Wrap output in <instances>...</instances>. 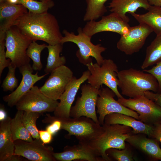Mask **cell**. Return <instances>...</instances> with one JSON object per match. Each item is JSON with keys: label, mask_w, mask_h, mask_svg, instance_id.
<instances>
[{"label": "cell", "mask_w": 161, "mask_h": 161, "mask_svg": "<svg viewBox=\"0 0 161 161\" xmlns=\"http://www.w3.org/2000/svg\"><path fill=\"white\" fill-rule=\"evenodd\" d=\"M13 26L32 41L41 40L48 45L60 43L63 37L57 19L48 12L34 14L28 11L19 18Z\"/></svg>", "instance_id": "cell-1"}, {"label": "cell", "mask_w": 161, "mask_h": 161, "mask_svg": "<svg viewBox=\"0 0 161 161\" xmlns=\"http://www.w3.org/2000/svg\"><path fill=\"white\" fill-rule=\"evenodd\" d=\"M117 77L121 94L130 98L144 95L147 91L157 92L158 83L150 73L130 68L119 71Z\"/></svg>", "instance_id": "cell-2"}, {"label": "cell", "mask_w": 161, "mask_h": 161, "mask_svg": "<svg viewBox=\"0 0 161 161\" xmlns=\"http://www.w3.org/2000/svg\"><path fill=\"white\" fill-rule=\"evenodd\" d=\"M104 131L97 140L89 145L93 148L104 161L112 159L106 154L108 149L114 148L120 150L125 148V141L131 134L132 128L120 124L102 125Z\"/></svg>", "instance_id": "cell-3"}, {"label": "cell", "mask_w": 161, "mask_h": 161, "mask_svg": "<svg viewBox=\"0 0 161 161\" xmlns=\"http://www.w3.org/2000/svg\"><path fill=\"white\" fill-rule=\"evenodd\" d=\"M62 123L61 129L67 131L66 137L75 136L79 142L89 144L97 140L104 131L103 126L90 118L81 116L78 118H58Z\"/></svg>", "instance_id": "cell-4"}, {"label": "cell", "mask_w": 161, "mask_h": 161, "mask_svg": "<svg viewBox=\"0 0 161 161\" xmlns=\"http://www.w3.org/2000/svg\"><path fill=\"white\" fill-rule=\"evenodd\" d=\"M78 34L75 35L73 32H69L64 30L63 33L64 35L60 41L63 44L67 42H71L77 45L79 49L76 55L79 61L84 65L92 62L93 57L97 63L101 65L104 59L101 53L106 50V48L100 44L95 45L91 41V38L85 34L82 28L79 27L77 30Z\"/></svg>", "instance_id": "cell-5"}, {"label": "cell", "mask_w": 161, "mask_h": 161, "mask_svg": "<svg viewBox=\"0 0 161 161\" xmlns=\"http://www.w3.org/2000/svg\"><path fill=\"white\" fill-rule=\"evenodd\" d=\"M86 66L90 73L87 80L89 84L97 89L104 84L112 90L118 98L123 97L118 89V67L112 60L104 59L101 65L92 62Z\"/></svg>", "instance_id": "cell-6"}, {"label": "cell", "mask_w": 161, "mask_h": 161, "mask_svg": "<svg viewBox=\"0 0 161 161\" xmlns=\"http://www.w3.org/2000/svg\"><path fill=\"white\" fill-rule=\"evenodd\" d=\"M32 41L22 34L15 26L11 27L6 31V56L10 59L13 66L19 68L30 63V59L26 52Z\"/></svg>", "instance_id": "cell-7"}, {"label": "cell", "mask_w": 161, "mask_h": 161, "mask_svg": "<svg viewBox=\"0 0 161 161\" xmlns=\"http://www.w3.org/2000/svg\"><path fill=\"white\" fill-rule=\"evenodd\" d=\"M117 101L123 106L137 112L139 120L146 124H154L161 121V107L145 95L129 99L123 97L118 98Z\"/></svg>", "instance_id": "cell-8"}, {"label": "cell", "mask_w": 161, "mask_h": 161, "mask_svg": "<svg viewBox=\"0 0 161 161\" xmlns=\"http://www.w3.org/2000/svg\"><path fill=\"white\" fill-rule=\"evenodd\" d=\"M59 102L57 100L48 97L38 86H34L21 97L15 106L18 110L43 114L46 112H54Z\"/></svg>", "instance_id": "cell-9"}, {"label": "cell", "mask_w": 161, "mask_h": 161, "mask_svg": "<svg viewBox=\"0 0 161 161\" xmlns=\"http://www.w3.org/2000/svg\"><path fill=\"white\" fill-rule=\"evenodd\" d=\"M81 96L77 98L75 105L72 106L70 117L78 118L85 116L99 124L96 107L100 89L95 88L89 84H85L81 86Z\"/></svg>", "instance_id": "cell-10"}, {"label": "cell", "mask_w": 161, "mask_h": 161, "mask_svg": "<svg viewBox=\"0 0 161 161\" xmlns=\"http://www.w3.org/2000/svg\"><path fill=\"white\" fill-rule=\"evenodd\" d=\"M14 143V154L33 161H57L53 156V148L44 144L40 139L31 142L18 140Z\"/></svg>", "instance_id": "cell-11"}, {"label": "cell", "mask_w": 161, "mask_h": 161, "mask_svg": "<svg viewBox=\"0 0 161 161\" xmlns=\"http://www.w3.org/2000/svg\"><path fill=\"white\" fill-rule=\"evenodd\" d=\"M114 92L108 87L100 89L96 107L99 114L98 120L101 125L104 124L106 116L113 113L127 115L139 120V115L133 111L121 104L114 98Z\"/></svg>", "instance_id": "cell-12"}, {"label": "cell", "mask_w": 161, "mask_h": 161, "mask_svg": "<svg viewBox=\"0 0 161 161\" xmlns=\"http://www.w3.org/2000/svg\"><path fill=\"white\" fill-rule=\"evenodd\" d=\"M130 27L128 22L116 14L112 13L102 16L99 21H88L82 29L85 34L92 38L96 33L105 31L116 32L121 35L128 33Z\"/></svg>", "instance_id": "cell-13"}, {"label": "cell", "mask_w": 161, "mask_h": 161, "mask_svg": "<svg viewBox=\"0 0 161 161\" xmlns=\"http://www.w3.org/2000/svg\"><path fill=\"white\" fill-rule=\"evenodd\" d=\"M71 70L65 65L52 71L48 78L39 89L48 97L59 100L68 84L73 77Z\"/></svg>", "instance_id": "cell-14"}, {"label": "cell", "mask_w": 161, "mask_h": 161, "mask_svg": "<svg viewBox=\"0 0 161 161\" xmlns=\"http://www.w3.org/2000/svg\"><path fill=\"white\" fill-rule=\"evenodd\" d=\"M153 32L148 26L139 24L130 27L127 34L121 35L117 44V48L127 55L139 52L143 46L147 38Z\"/></svg>", "instance_id": "cell-15"}, {"label": "cell", "mask_w": 161, "mask_h": 161, "mask_svg": "<svg viewBox=\"0 0 161 161\" xmlns=\"http://www.w3.org/2000/svg\"><path fill=\"white\" fill-rule=\"evenodd\" d=\"M90 74L88 70L84 71L78 78L73 76L59 99L60 102L54 112V116L60 118L70 117L72 105L81 85L87 80Z\"/></svg>", "instance_id": "cell-16"}, {"label": "cell", "mask_w": 161, "mask_h": 161, "mask_svg": "<svg viewBox=\"0 0 161 161\" xmlns=\"http://www.w3.org/2000/svg\"><path fill=\"white\" fill-rule=\"evenodd\" d=\"M18 68L22 75V78L20 84L15 90L3 98V100L10 107L15 106L21 97L29 91L36 82L48 75L45 74L39 76L38 72L35 74H33V69L30 63Z\"/></svg>", "instance_id": "cell-17"}, {"label": "cell", "mask_w": 161, "mask_h": 161, "mask_svg": "<svg viewBox=\"0 0 161 161\" xmlns=\"http://www.w3.org/2000/svg\"><path fill=\"white\" fill-rule=\"evenodd\" d=\"M53 156L56 160L60 161H104L89 145L80 142L72 146H66L63 152H54Z\"/></svg>", "instance_id": "cell-18"}, {"label": "cell", "mask_w": 161, "mask_h": 161, "mask_svg": "<svg viewBox=\"0 0 161 161\" xmlns=\"http://www.w3.org/2000/svg\"><path fill=\"white\" fill-rule=\"evenodd\" d=\"M27 12L21 4H12L6 0L0 3V38H5L6 31Z\"/></svg>", "instance_id": "cell-19"}, {"label": "cell", "mask_w": 161, "mask_h": 161, "mask_svg": "<svg viewBox=\"0 0 161 161\" xmlns=\"http://www.w3.org/2000/svg\"><path fill=\"white\" fill-rule=\"evenodd\" d=\"M104 123L123 125L131 128L134 133H143L150 137L153 136L154 126L127 115L118 113L109 114L105 117Z\"/></svg>", "instance_id": "cell-20"}, {"label": "cell", "mask_w": 161, "mask_h": 161, "mask_svg": "<svg viewBox=\"0 0 161 161\" xmlns=\"http://www.w3.org/2000/svg\"><path fill=\"white\" fill-rule=\"evenodd\" d=\"M151 5L149 0H112L108 7L112 13L129 22V19L126 15L127 13H134L139 8L148 10Z\"/></svg>", "instance_id": "cell-21"}, {"label": "cell", "mask_w": 161, "mask_h": 161, "mask_svg": "<svg viewBox=\"0 0 161 161\" xmlns=\"http://www.w3.org/2000/svg\"><path fill=\"white\" fill-rule=\"evenodd\" d=\"M11 119L7 116L0 122V161H7L14 153V141L10 129Z\"/></svg>", "instance_id": "cell-22"}, {"label": "cell", "mask_w": 161, "mask_h": 161, "mask_svg": "<svg viewBox=\"0 0 161 161\" xmlns=\"http://www.w3.org/2000/svg\"><path fill=\"white\" fill-rule=\"evenodd\" d=\"M148 10L143 14H130L139 24L148 26L157 35H161V7L151 5Z\"/></svg>", "instance_id": "cell-23"}, {"label": "cell", "mask_w": 161, "mask_h": 161, "mask_svg": "<svg viewBox=\"0 0 161 161\" xmlns=\"http://www.w3.org/2000/svg\"><path fill=\"white\" fill-rule=\"evenodd\" d=\"M126 141L142 150L153 158L161 160V148L154 140L140 135H131Z\"/></svg>", "instance_id": "cell-24"}, {"label": "cell", "mask_w": 161, "mask_h": 161, "mask_svg": "<svg viewBox=\"0 0 161 161\" xmlns=\"http://www.w3.org/2000/svg\"><path fill=\"white\" fill-rule=\"evenodd\" d=\"M63 44L59 43L55 45H47L48 52L47 63L44 70L46 74H49L56 68L64 65L66 61L64 56H60Z\"/></svg>", "instance_id": "cell-25"}, {"label": "cell", "mask_w": 161, "mask_h": 161, "mask_svg": "<svg viewBox=\"0 0 161 161\" xmlns=\"http://www.w3.org/2000/svg\"><path fill=\"white\" fill-rule=\"evenodd\" d=\"M161 61V35L157 36L147 48L145 59L141 68L144 70Z\"/></svg>", "instance_id": "cell-26"}, {"label": "cell", "mask_w": 161, "mask_h": 161, "mask_svg": "<svg viewBox=\"0 0 161 161\" xmlns=\"http://www.w3.org/2000/svg\"><path fill=\"white\" fill-rule=\"evenodd\" d=\"M24 111L18 110L10 123V129L13 139L14 141L21 140L28 142L33 140L31 135L24 126L22 120Z\"/></svg>", "instance_id": "cell-27"}, {"label": "cell", "mask_w": 161, "mask_h": 161, "mask_svg": "<svg viewBox=\"0 0 161 161\" xmlns=\"http://www.w3.org/2000/svg\"><path fill=\"white\" fill-rule=\"evenodd\" d=\"M108 0H86V7L83 21L96 20L103 16L107 11L105 4Z\"/></svg>", "instance_id": "cell-28"}, {"label": "cell", "mask_w": 161, "mask_h": 161, "mask_svg": "<svg viewBox=\"0 0 161 161\" xmlns=\"http://www.w3.org/2000/svg\"><path fill=\"white\" fill-rule=\"evenodd\" d=\"M47 45L45 44H39L35 41H32L27 50V54L31 59L33 63L32 67L35 71H40L43 67L41 60V54L42 51L47 48Z\"/></svg>", "instance_id": "cell-29"}, {"label": "cell", "mask_w": 161, "mask_h": 161, "mask_svg": "<svg viewBox=\"0 0 161 161\" xmlns=\"http://www.w3.org/2000/svg\"><path fill=\"white\" fill-rule=\"evenodd\" d=\"M42 114L38 112L24 111L22 115V120L24 126L35 139H40L36 122Z\"/></svg>", "instance_id": "cell-30"}, {"label": "cell", "mask_w": 161, "mask_h": 161, "mask_svg": "<svg viewBox=\"0 0 161 161\" xmlns=\"http://www.w3.org/2000/svg\"><path fill=\"white\" fill-rule=\"evenodd\" d=\"M18 4H21L34 14H41L47 12L48 10L55 5L54 1L45 2L35 0H18Z\"/></svg>", "instance_id": "cell-31"}, {"label": "cell", "mask_w": 161, "mask_h": 161, "mask_svg": "<svg viewBox=\"0 0 161 161\" xmlns=\"http://www.w3.org/2000/svg\"><path fill=\"white\" fill-rule=\"evenodd\" d=\"M8 68V73L3 80L1 87L4 91H13L18 87V80L15 75L16 67L13 66L11 63Z\"/></svg>", "instance_id": "cell-32"}, {"label": "cell", "mask_w": 161, "mask_h": 161, "mask_svg": "<svg viewBox=\"0 0 161 161\" xmlns=\"http://www.w3.org/2000/svg\"><path fill=\"white\" fill-rule=\"evenodd\" d=\"M108 156L109 155L115 160L118 161H132L134 160L131 153L126 148L122 150L111 148L106 151Z\"/></svg>", "instance_id": "cell-33"}, {"label": "cell", "mask_w": 161, "mask_h": 161, "mask_svg": "<svg viewBox=\"0 0 161 161\" xmlns=\"http://www.w3.org/2000/svg\"><path fill=\"white\" fill-rule=\"evenodd\" d=\"M5 38H0V76L4 69L8 67L11 63L10 59H7L5 50Z\"/></svg>", "instance_id": "cell-34"}, {"label": "cell", "mask_w": 161, "mask_h": 161, "mask_svg": "<svg viewBox=\"0 0 161 161\" xmlns=\"http://www.w3.org/2000/svg\"><path fill=\"white\" fill-rule=\"evenodd\" d=\"M144 71L153 75L157 80L158 84V89L157 93H161V61L149 69L143 70Z\"/></svg>", "instance_id": "cell-35"}, {"label": "cell", "mask_w": 161, "mask_h": 161, "mask_svg": "<svg viewBox=\"0 0 161 161\" xmlns=\"http://www.w3.org/2000/svg\"><path fill=\"white\" fill-rule=\"evenodd\" d=\"M145 95L148 98L156 103L161 108V93H154L147 91L145 92ZM161 123V121L160 122Z\"/></svg>", "instance_id": "cell-36"}, {"label": "cell", "mask_w": 161, "mask_h": 161, "mask_svg": "<svg viewBox=\"0 0 161 161\" xmlns=\"http://www.w3.org/2000/svg\"><path fill=\"white\" fill-rule=\"evenodd\" d=\"M40 138L44 144H48L52 141L53 135L46 130H39Z\"/></svg>", "instance_id": "cell-37"}, {"label": "cell", "mask_w": 161, "mask_h": 161, "mask_svg": "<svg viewBox=\"0 0 161 161\" xmlns=\"http://www.w3.org/2000/svg\"><path fill=\"white\" fill-rule=\"evenodd\" d=\"M153 137L159 141L161 144V123L160 122L154 124Z\"/></svg>", "instance_id": "cell-38"}, {"label": "cell", "mask_w": 161, "mask_h": 161, "mask_svg": "<svg viewBox=\"0 0 161 161\" xmlns=\"http://www.w3.org/2000/svg\"><path fill=\"white\" fill-rule=\"evenodd\" d=\"M24 157L19 155L13 154L9 158L7 161H27Z\"/></svg>", "instance_id": "cell-39"}, {"label": "cell", "mask_w": 161, "mask_h": 161, "mask_svg": "<svg viewBox=\"0 0 161 161\" xmlns=\"http://www.w3.org/2000/svg\"><path fill=\"white\" fill-rule=\"evenodd\" d=\"M7 117V113L3 106L1 105L0 109V121L4 120Z\"/></svg>", "instance_id": "cell-40"}, {"label": "cell", "mask_w": 161, "mask_h": 161, "mask_svg": "<svg viewBox=\"0 0 161 161\" xmlns=\"http://www.w3.org/2000/svg\"><path fill=\"white\" fill-rule=\"evenodd\" d=\"M149 2L151 5L161 7V0H149Z\"/></svg>", "instance_id": "cell-41"}, {"label": "cell", "mask_w": 161, "mask_h": 161, "mask_svg": "<svg viewBox=\"0 0 161 161\" xmlns=\"http://www.w3.org/2000/svg\"><path fill=\"white\" fill-rule=\"evenodd\" d=\"M8 2L13 4H18V0H6Z\"/></svg>", "instance_id": "cell-42"}, {"label": "cell", "mask_w": 161, "mask_h": 161, "mask_svg": "<svg viewBox=\"0 0 161 161\" xmlns=\"http://www.w3.org/2000/svg\"><path fill=\"white\" fill-rule=\"evenodd\" d=\"M52 0H40V1H45V2H47L49 1H52Z\"/></svg>", "instance_id": "cell-43"}, {"label": "cell", "mask_w": 161, "mask_h": 161, "mask_svg": "<svg viewBox=\"0 0 161 161\" xmlns=\"http://www.w3.org/2000/svg\"><path fill=\"white\" fill-rule=\"evenodd\" d=\"M5 0H0V3L3 2Z\"/></svg>", "instance_id": "cell-44"}, {"label": "cell", "mask_w": 161, "mask_h": 161, "mask_svg": "<svg viewBox=\"0 0 161 161\" xmlns=\"http://www.w3.org/2000/svg\"></svg>", "instance_id": "cell-45"}]
</instances>
